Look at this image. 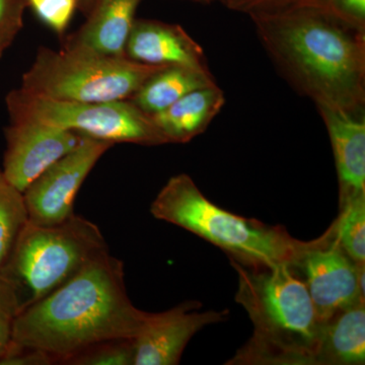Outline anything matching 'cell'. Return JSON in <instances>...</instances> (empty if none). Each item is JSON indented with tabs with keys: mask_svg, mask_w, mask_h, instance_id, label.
<instances>
[{
	"mask_svg": "<svg viewBox=\"0 0 365 365\" xmlns=\"http://www.w3.org/2000/svg\"><path fill=\"white\" fill-rule=\"evenodd\" d=\"M281 78L316 104L364 113L365 33L300 4L249 16Z\"/></svg>",
	"mask_w": 365,
	"mask_h": 365,
	"instance_id": "cell-1",
	"label": "cell"
},
{
	"mask_svg": "<svg viewBox=\"0 0 365 365\" xmlns=\"http://www.w3.org/2000/svg\"><path fill=\"white\" fill-rule=\"evenodd\" d=\"M150 314L132 304L123 263L106 251L52 294L14 317L7 353L37 350L54 362L66 364L98 343L135 339Z\"/></svg>",
	"mask_w": 365,
	"mask_h": 365,
	"instance_id": "cell-2",
	"label": "cell"
},
{
	"mask_svg": "<svg viewBox=\"0 0 365 365\" xmlns=\"http://www.w3.org/2000/svg\"><path fill=\"white\" fill-rule=\"evenodd\" d=\"M230 264L239 282L235 302L248 314L254 332L225 364L318 365L324 324L297 271Z\"/></svg>",
	"mask_w": 365,
	"mask_h": 365,
	"instance_id": "cell-3",
	"label": "cell"
},
{
	"mask_svg": "<svg viewBox=\"0 0 365 365\" xmlns=\"http://www.w3.org/2000/svg\"><path fill=\"white\" fill-rule=\"evenodd\" d=\"M150 213L211 242L230 260L250 267L294 269L309 250L324 244L336 232L334 222L318 239H295L282 225L242 217L216 205L187 174L170 178L151 203Z\"/></svg>",
	"mask_w": 365,
	"mask_h": 365,
	"instance_id": "cell-4",
	"label": "cell"
},
{
	"mask_svg": "<svg viewBox=\"0 0 365 365\" xmlns=\"http://www.w3.org/2000/svg\"><path fill=\"white\" fill-rule=\"evenodd\" d=\"M106 251L100 228L81 216L50 227L28 222L0 269V297L16 317Z\"/></svg>",
	"mask_w": 365,
	"mask_h": 365,
	"instance_id": "cell-5",
	"label": "cell"
},
{
	"mask_svg": "<svg viewBox=\"0 0 365 365\" xmlns=\"http://www.w3.org/2000/svg\"><path fill=\"white\" fill-rule=\"evenodd\" d=\"M162 67L79 48L55 51L41 47L24 74L21 88L39 97L71 102L129 100Z\"/></svg>",
	"mask_w": 365,
	"mask_h": 365,
	"instance_id": "cell-6",
	"label": "cell"
},
{
	"mask_svg": "<svg viewBox=\"0 0 365 365\" xmlns=\"http://www.w3.org/2000/svg\"><path fill=\"white\" fill-rule=\"evenodd\" d=\"M6 106L11 119L35 120L114 144L167 143L151 117L130 100L71 102L39 97L19 88L7 95Z\"/></svg>",
	"mask_w": 365,
	"mask_h": 365,
	"instance_id": "cell-7",
	"label": "cell"
},
{
	"mask_svg": "<svg viewBox=\"0 0 365 365\" xmlns=\"http://www.w3.org/2000/svg\"><path fill=\"white\" fill-rule=\"evenodd\" d=\"M113 145L109 141L85 136L78 148L36 178L23 193L29 222L50 227L73 215V203L79 188Z\"/></svg>",
	"mask_w": 365,
	"mask_h": 365,
	"instance_id": "cell-8",
	"label": "cell"
},
{
	"mask_svg": "<svg viewBox=\"0 0 365 365\" xmlns=\"http://www.w3.org/2000/svg\"><path fill=\"white\" fill-rule=\"evenodd\" d=\"M364 266L355 263L343 251L336 232L300 259L294 270L302 273V279L322 324L364 302Z\"/></svg>",
	"mask_w": 365,
	"mask_h": 365,
	"instance_id": "cell-9",
	"label": "cell"
},
{
	"mask_svg": "<svg viewBox=\"0 0 365 365\" xmlns=\"http://www.w3.org/2000/svg\"><path fill=\"white\" fill-rule=\"evenodd\" d=\"M6 135L1 172L21 193L52 163L78 148L86 136L29 119H11Z\"/></svg>",
	"mask_w": 365,
	"mask_h": 365,
	"instance_id": "cell-10",
	"label": "cell"
},
{
	"mask_svg": "<svg viewBox=\"0 0 365 365\" xmlns=\"http://www.w3.org/2000/svg\"><path fill=\"white\" fill-rule=\"evenodd\" d=\"M199 302H182L163 313H150L134 339L133 365H177L195 334L227 321L228 311H197Z\"/></svg>",
	"mask_w": 365,
	"mask_h": 365,
	"instance_id": "cell-11",
	"label": "cell"
},
{
	"mask_svg": "<svg viewBox=\"0 0 365 365\" xmlns=\"http://www.w3.org/2000/svg\"><path fill=\"white\" fill-rule=\"evenodd\" d=\"M127 58L153 66H187L209 71L203 48L176 24L135 19L126 48Z\"/></svg>",
	"mask_w": 365,
	"mask_h": 365,
	"instance_id": "cell-12",
	"label": "cell"
},
{
	"mask_svg": "<svg viewBox=\"0 0 365 365\" xmlns=\"http://www.w3.org/2000/svg\"><path fill=\"white\" fill-rule=\"evenodd\" d=\"M332 144L339 182V205L365 195V117L364 113L319 106Z\"/></svg>",
	"mask_w": 365,
	"mask_h": 365,
	"instance_id": "cell-13",
	"label": "cell"
},
{
	"mask_svg": "<svg viewBox=\"0 0 365 365\" xmlns=\"http://www.w3.org/2000/svg\"><path fill=\"white\" fill-rule=\"evenodd\" d=\"M143 0H97L88 20L63 47L79 48L111 57L125 56L127 41Z\"/></svg>",
	"mask_w": 365,
	"mask_h": 365,
	"instance_id": "cell-14",
	"label": "cell"
},
{
	"mask_svg": "<svg viewBox=\"0 0 365 365\" xmlns=\"http://www.w3.org/2000/svg\"><path fill=\"white\" fill-rule=\"evenodd\" d=\"M225 105V91L215 83L187 93L150 117L167 143H187L208 128Z\"/></svg>",
	"mask_w": 365,
	"mask_h": 365,
	"instance_id": "cell-15",
	"label": "cell"
},
{
	"mask_svg": "<svg viewBox=\"0 0 365 365\" xmlns=\"http://www.w3.org/2000/svg\"><path fill=\"white\" fill-rule=\"evenodd\" d=\"M365 364V302L348 307L323 325L318 365Z\"/></svg>",
	"mask_w": 365,
	"mask_h": 365,
	"instance_id": "cell-16",
	"label": "cell"
},
{
	"mask_svg": "<svg viewBox=\"0 0 365 365\" xmlns=\"http://www.w3.org/2000/svg\"><path fill=\"white\" fill-rule=\"evenodd\" d=\"M215 83L210 71L187 66H163L146 79L129 100L146 115L153 116L187 93Z\"/></svg>",
	"mask_w": 365,
	"mask_h": 365,
	"instance_id": "cell-17",
	"label": "cell"
},
{
	"mask_svg": "<svg viewBox=\"0 0 365 365\" xmlns=\"http://www.w3.org/2000/svg\"><path fill=\"white\" fill-rule=\"evenodd\" d=\"M28 222L24 194L7 181L0 170V269Z\"/></svg>",
	"mask_w": 365,
	"mask_h": 365,
	"instance_id": "cell-18",
	"label": "cell"
},
{
	"mask_svg": "<svg viewBox=\"0 0 365 365\" xmlns=\"http://www.w3.org/2000/svg\"><path fill=\"white\" fill-rule=\"evenodd\" d=\"M336 239L356 264H365V195L340 205L336 218Z\"/></svg>",
	"mask_w": 365,
	"mask_h": 365,
	"instance_id": "cell-19",
	"label": "cell"
},
{
	"mask_svg": "<svg viewBox=\"0 0 365 365\" xmlns=\"http://www.w3.org/2000/svg\"><path fill=\"white\" fill-rule=\"evenodd\" d=\"M134 354V339L109 340L86 348L66 364L133 365Z\"/></svg>",
	"mask_w": 365,
	"mask_h": 365,
	"instance_id": "cell-20",
	"label": "cell"
},
{
	"mask_svg": "<svg viewBox=\"0 0 365 365\" xmlns=\"http://www.w3.org/2000/svg\"><path fill=\"white\" fill-rule=\"evenodd\" d=\"M41 21L63 35L78 6V0H26Z\"/></svg>",
	"mask_w": 365,
	"mask_h": 365,
	"instance_id": "cell-21",
	"label": "cell"
},
{
	"mask_svg": "<svg viewBox=\"0 0 365 365\" xmlns=\"http://www.w3.org/2000/svg\"><path fill=\"white\" fill-rule=\"evenodd\" d=\"M26 0H0V58L24 26Z\"/></svg>",
	"mask_w": 365,
	"mask_h": 365,
	"instance_id": "cell-22",
	"label": "cell"
},
{
	"mask_svg": "<svg viewBox=\"0 0 365 365\" xmlns=\"http://www.w3.org/2000/svg\"><path fill=\"white\" fill-rule=\"evenodd\" d=\"M304 4L319 7L365 33V0H307Z\"/></svg>",
	"mask_w": 365,
	"mask_h": 365,
	"instance_id": "cell-23",
	"label": "cell"
},
{
	"mask_svg": "<svg viewBox=\"0 0 365 365\" xmlns=\"http://www.w3.org/2000/svg\"><path fill=\"white\" fill-rule=\"evenodd\" d=\"M307 0H227L225 6L230 11L251 16L261 13H272L288 7L304 4Z\"/></svg>",
	"mask_w": 365,
	"mask_h": 365,
	"instance_id": "cell-24",
	"label": "cell"
},
{
	"mask_svg": "<svg viewBox=\"0 0 365 365\" xmlns=\"http://www.w3.org/2000/svg\"><path fill=\"white\" fill-rule=\"evenodd\" d=\"M14 313L0 297V361L6 356L11 342Z\"/></svg>",
	"mask_w": 365,
	"mask_h": 365,
	"instance_id": "cell-25",
	"label": "cell"
},
{
	"mask_svg": "<svg viewBox=\"0 0 365 365\" xmlns=\"http://www.w3.org/2000/svg\"><path fill=\"white\" fill-rule=\"evenodd\" d=\"M78 6L86 11V14H88L95 6L97 0H78Z\"/></svg>",
	"mask_w": 365,
	"mask_h": 365,
	"instance_id": "cell-26",
	"label": "cell"
},
{
	"mask_svg": "<svg viewBox=\"0 0 365 365\" xmlns=\"http://www.w3.org/2000/svg\"><path fill=\"white\" fill-rule=\"evenodd\" d=\"M188 1L196 2V4H209L218 0H188Z\"/></svg>",
	"mask_w": 365,
	"mask_h": 365,
	"instance_id": "cell-27",
	"label": "cell"
},
{
	"mask_svg": "<svg viewBox=\"0 0 365 365\" xmlns=\"http://www.w3.org/2000/svg\"><path fill=\"white\" fill-rule=\"evenodd\" d=\"M227 1V0H218V2H220V4H225V2Z\"/></svg>",
	"mask_w": 365,
	"mask_h": 365,
	"instance_id": "cell-28",
	"label": "cell"
}]
</instances>
